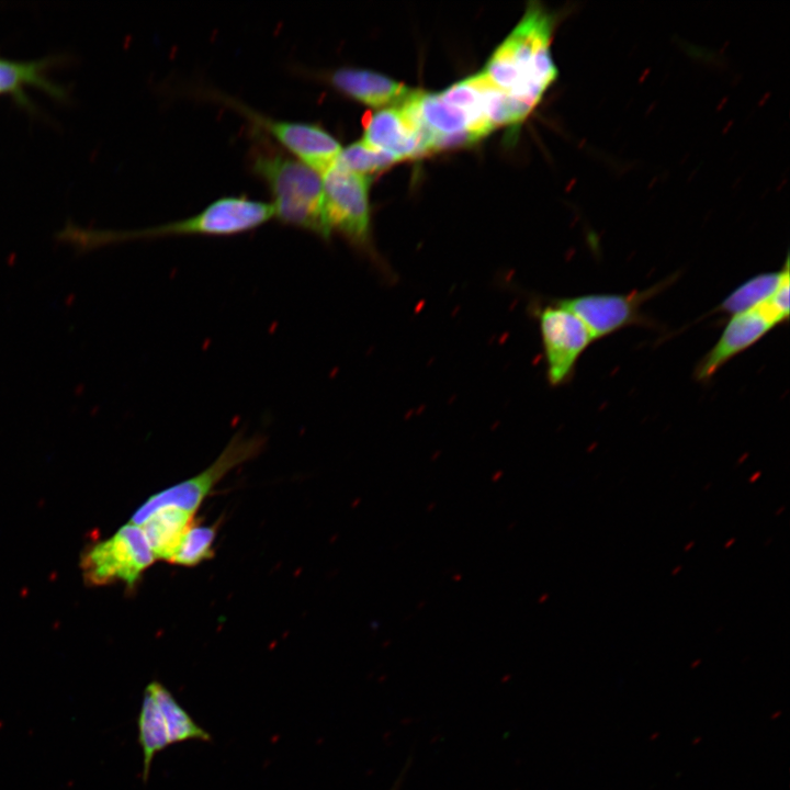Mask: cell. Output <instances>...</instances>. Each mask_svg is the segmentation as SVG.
I'll use <instances>...</instances> for the list:
<instances>
[{
    "label": "cell",
    "mask_w": 790,
    "mask_h": 790,
    "mask_svg": "<svg viewBox=\"0 0 790 790\" xmlns=\"http://www.w3.org/2000/svg\"><path fill=\"white\" fill-rule=\"evenodd\" d=\"M324 79L341 94L376 109L398 105L413 92L403 83L366 69L342 67L328 72Z\"/></svg>",
    "instance_id": "obj_12"
},
{
    "label": "cell",
    "mask_w": 790,
    "mask_h": 790,
    "mask_svg": "<svg viewBox=\"0 0 790 790\" xmlns=\"http://www.w3.org/2000/svg\"><path fill=\"white\" fill-rule=\"evenodd\" d=\"M538 318L548 380L553 386L564 384L592 338L575 314L555 303L542 308Z\"/></svg>",
    "instance_id": "obj_8"
},
{
    "label": "cell",
    "mask_w": 790,
    "mask_h": 790,
    "mask_svg": "<svg viewBox=\"0 0 790 790\" xmlns=\"http://www.w3.org/2000/svg\"><path fill=\"white\" fill-rule=\"evenodd\" d=\"M215 535L216 530L211 526L192 524L170 563L181 566H195L203 561L210 560L214 554Z\"/></svg>",
    "instance_id": "obj_19"
},
{
    "label": "cell",
    "mask_w": 790,
    "mask_h": 790,
    "mask_svg": "<svg viewBox=\"0 0 790 790\" xmlns=\"http://www.w3.org/2000/svg\"><path fill=\"white\" fill-rule=\"evenodd\" d=\"M257 140L250 149L249 167L271 194L273 217L329 240L321 173L267 139Z\"/></svg>",
    "instance_id": "obj_2"
},
{
    "label": "cell",
    "mask_w": 790,
    "mask_h": 790,
    "mask_svg": "<svg viewBox=\"0 0 790 790\" xmlns=\"http://www.w3.org/2000/svg\"><path fill=\"white\" fill-rule=\"evenodd\" d=\"M406 100L368 114L363 124L362 140L393 155L397 161L430 154L427 138Z\"/></svg>",
    "instance_id": "obj_10"
},
{
    "label": "cell",
    "mask_w": 790,
    "mask_h": 790,
    "mask_svg": "<svg viewBox=\"0 0 790 790\" xmlns=\"http://www.w3.org/2000/svg\"><path fill=\"white\" fill-rule=\"evenodd\" d=\"M399 782H397L391 790H397Z\"/></svg>",
    "instance_id": "obj_22"
},
{
    "label": "cell",
    "mask_w": 790,
    "mask_h": 790,
    "mask_svg": "<svg viewBox=\"0 0 790 790\" xmlns=\"http://www.w3.org/2000/svg\"><path fill=\"white\" fill-rule=\"evenodd\" d=\"M262 436L236 432L217 459L200 474L150 496L132 516L140 526L161 507H177L194 514L214 486L234 467L256 458L263 449Z\"/></svg>",
    "instance_id": "obj_4"
},
{
    "label": "cell",
    "mask_w": 790,
    "mask_h": 790,
    "mask_svg": "<svg viewBox=\"0 0 790 790\" xmlns=\"http://www.w3.org/2000/svg\"><path fill=\"white\" fill-rule=\"evenodd\" d=\"M154 695L165 720L170 744L184 741L211 742V734L200 726L160 681L146 686Z\"/></svg>",
    "instance_id": "obj_16"
},
{
    "label": "cell",
    "mask_w": 790,
    "mask_h": 790,
    "mask_svg": "<svg viewBox=\"0 0 790 790\" xmlns=\"http://www.w3.org/2000/svg\"><path fill=\"white\" fill-rule=\"evenodd\" d=\"M273 218L271 204L247 196H224L215 200L190 217L155 227L124 232H82L67 228L60 238L75 244L78 249L133 240L168 236L227 237L256 229Z\"/></svg>",
    "instance_id": "obj_3"
},
{
    "label": "cell",
    "mask_w": 790,
    "mask_h": 790,
    "mask_svg": "<svg viewBox=\"0 0 790 790\" xmlns=\"http://www.w3.org/2000/svg\"><path fill=\"white\" fill-rule=\"evenodd\" d=\"M194 514L177 508L161 507L138 526L155 560L171 562L185 533L193 524Z\"/></svg>",
    "instance_id": "obj_13"
},
{
    "label": "cell",
    "mask_w": 790,
    "mask_h": 790,
    "mask_svg": "<svg viewBox=\"0 0 790 790\" xmlns=\"http://www.w3.org/2000/svg\"><path fill=\"white\" fill-rule=\"evenodd\" d=\"M733 542H734V539H731V541H727V542L725 543V548L731 546Z\"/></svg>",
    "instance_id": "obj_20"
},
{
    "label": "cell",
    "mask_w": 790,
    "mask_h": 790,
    "mask_svg": "<svg viewBox=\"0 0 790 790\" xmlns=\"http://www.w3.org/2000/svg\"><path fill=\"white\" fill-rule=\"evenodd\" d=\"M217 98L242 114L259 131L271 136L285 153L320 173L335 163L342 148L339 142L318 124L276 120L228 97Z\"/></svg>",
    "instance_id": "obj_7"
},
{
    "label": "cell",
    "mask_w": 790,
    "mask_h": 790,
    "mask_svg": "<svg viewBox=\"0 0 790 790\" xmlns=\"http://www.w3.org/2000/svg\"><path fill=\"white\" fill-rule=\"evenodd\" d=\"M46 61H11L0 58V93H12L18 102L26 104L23 93L25 84H34L54 95H61L60 88L49 82L42 74Z\"/></svg>",
    "instance_id": "obj_17"
},
{
    "label": "cell",
    "mask_w": 790,
    "mask_h": 790,
    "mask_svg": "<svg viewBox=\"0 0 790 790\" xmlns=\"http://www.w3.org/2000/svg\"><path fill=\"white\" fill-rule=\"evenodd\" d=\"M789 274V258L779 271L765 272L748 279L726 296L714 312L731 316L751 311L766 301Z\"/></svg>",
    "instance_id": "obj_15"
},
{
    "label": "cell",
    "mask_w": 790,
    "mask_h": 790,
    "mask_svg": "<svg viewBox=\"0 0 790 790\" xmlns=\"http://www.w3.org/2000/svg\"><path fill=\"white\" fill-rule=\"evenodd\" d=\"M321 176L324 212L329 232L334 230L352 246L368 250L371 245L370 178L336 163Z\"/></svg>",
    "instance_id": "obj_5"
},
{
    "label": "cell",
    "mask_w": 790,
    "mask_h": 790,
    "mask_svg": "<svg viewBox=\"0 0 790 790\" xmlns=\"http://www.w3.org/2000/svg\"><path fill=\"white\" fill-rule=\"evenodd\" d=\"M776 327L757 307L731 316L719 340L704 354L695 370V377L710 380L727 361L745 351Z\"/></svg>",
    "instance_id": "obj_11"
},
{
    "label": "cell",
    "mask_w": 790,
    "mask_h": 790,
    "mask_svg": "<svg viewBox=\"0 0 790 790\" xmlns=\"http://www.w3.org/2000/svg\"><path fill=\"white\" fill-rule=\"evenodd\" d=\"M554 26V14L530 2L482 70L497 88L532 110L558 75L551 50Z\"/></svg>",
    "instance_id": "obj_1"
},
{
    "label": "cell",
    "mask_w": 790,
    "mask_h": 790,
    "mask_svg": "<svg viewBox=\"0 0 790 790\" xmlns=\"http://www.w3.org/2000/svg\"><path fill=\"white\" fill-rule=\"evenodd\" d=\"M154 561L142 529L129 522L90 548L82 556L81 568L89 584L124 582L134 586Z\"/></svg>",
    "instance_id": "obj_6"
},
{
    "label": "cell",
    "mask_w": 790,
    "mask_h": 790,
    "mask_svg": "<svg viewBox=\"0 0 790 790\" xmlns=\"http://www.w3.org/2000/svg\"><path fill=\"white\" fill-rule=\"evenodd\" d=\"M666 282L628 294L595 293L557 300L555 304L575 314L588 329L592 340L609 336L627 326L648 323L641 306Z\"/></svg>",
    "instance_id": "obj_9"
},
{
    "label": "cell",
    "mask_w": 790,
    "mask_h": 790,
    "mask_svg": "<svg viewBox=\"0 0 790 790\" xmlns=\"http://www.w3.org/2000/svg\"><path fill=\"white\" fill-rule=\"evenodd\" d=\"M397 159L381 149L374 148L363 140H359L341 148L335 163L348 171L369 177L381 172Z\"/></svg>",
    "instance_id": "obj_18"
},
{
    "label": "cell",
    "mask_w": 790,
    "mask_h": 790,
    "mask_svg": "<svg viewBox=\"0 0 790 790\" xmlns=\"http://www.w3.org/2000/svg\"><path fill=\"white\" fill-rule=\"evenodd\" d=\"M137 727L138 742L143 752L142 778L146 782L156 754L171 745L161 710L147 687L143 696Z\"/></svg>",
    "instance_id": "obj_14"
},
{
    "label": "cell",
    "mask_w": 790,
    "mask_h": 790,
    "mask_svg": "<svg viewBox=\"0 0 790 790\" xmlns=\"http://www.w3.org/2000/svg\"><path fill=\"white\" fill-rule=\"evenodd\" d=\"M680 568H681V566H678L677 568H675L674 572H673V574H674V575L677 574Z\"/></svg>",
    "instance_id": "obj_21"
}]
</instances>
